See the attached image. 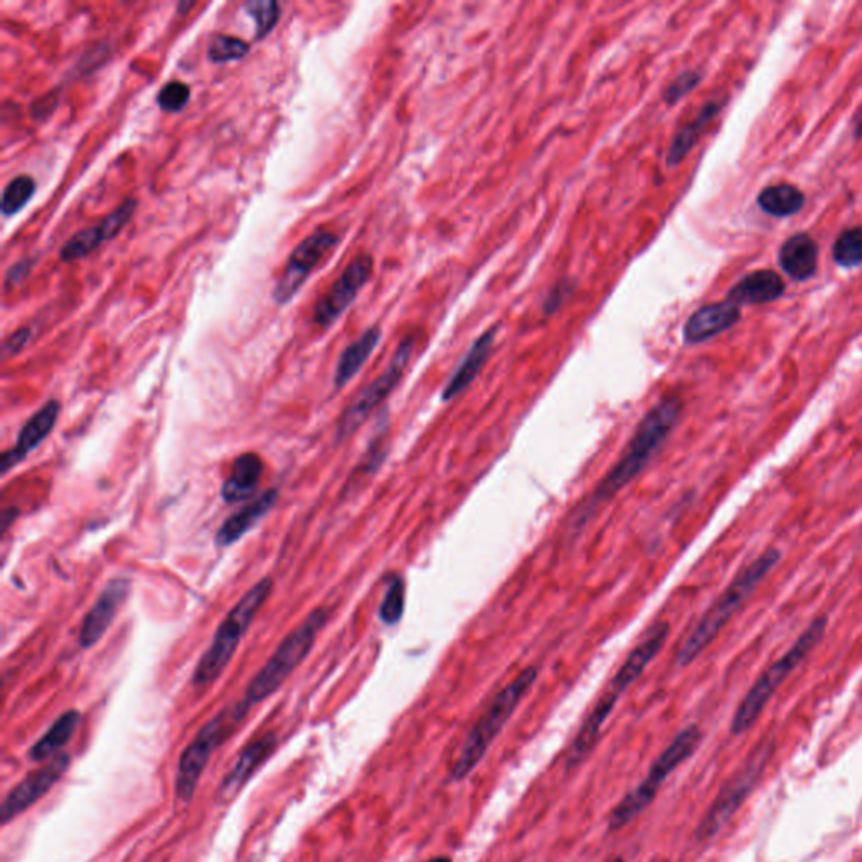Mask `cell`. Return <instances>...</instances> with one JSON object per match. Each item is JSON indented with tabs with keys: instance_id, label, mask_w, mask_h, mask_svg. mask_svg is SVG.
Wrapping results in <instances>:
<instances>
[{
	"instance_id": "33",
	"label": "cell",
	"mask_w": 862,
	"mask_h": 862,
	"mask_svg": "<svg viewBox=\"0 0 862 862\" xmlns=\"http://www.w3.org/2000/svg\"><path fill=\"white\" fill-rule=\"evenodd\" d=\"M191 99V88L182 81H169L158 94L159 109L168 113L181 112Z\"/></svg>"
},
{
	"instance_id": "11",
	"label": "cell",
	"mask_w": 862,
	"mask_h": 862,
	"mask_svg": "<svg viewBox=\"0 0 862 862\" xmlns=\"http://www.w3.org/2000/svg\"><path fill=\"white\" fill-rule=\"evenodd\" d=\"M339 246V236L332 231L318 227L308 234L304 242L292 252L291 258L283 268L282 276L273 288V301L276 305H286L301 292L308 276L317 270L325 258Z\"/></svg>"
},
{
	"instance_id": "17",
	"label": "cell",
	"mask_w": 862,
	"mask_h": 862,
	"mask_svg": "<svg viewBox=\"0 0 862 862\" xmlns=\"http://www.w3.org/2000/svg\"><path fill=\"white\" fill-rule=\"evenodd\" d=\"M61 405L57 399L45 403L41 409L34 413L31 418L22 426L21 434L18 437V444L11 450L2 455V474H8L16 465L21 464L28 455H31L45 438L50 437L58 418H60Z\"/></svg>"
},
{
	"instance_id": "26",
	"label": "cell",
	"mask_w": 862,
	"mask_h": 862,
	"mask_svg": "<svg viewBox=\"0 0 862 862\" xmlns=\"http://www.w3.org/2000/svg\"><path fill=\"white\" fill-rule=\"evenodd\" d=\"M80 721L81 716L77 709H71V711L61 714L54 721L53 727L45 731L44 737L39 738L38 743L29 750V758L32 761H44L60 754V750H63L70 743L73 734L77 733Z\"/></svg>"
},
{
	"instance_id": "22",
	"label": "cell",
	"mask_w": 862,
	"mask_h": 862,
	"mask_svg": "<svg viewBox=\"0 0 862 862\" xmlns=\"http://www.w3.org/2000/svg\"><path fill=\"white\" fill-rule=\"evenodd\" d=\"M779 263L780 268L795 282L813 278L819 268L818 243L809 233L792 234L780 246Z\"/></svg>"
},
{
	"instance_id": "37",
	"label": "cell",
	"mask_w": 862,
	"mask_h": 862,
	"mask_svg": "<svg viewBox=\"0 0 862 862\" xmlns=\"http://www.w3.org/2000/svg\"><path fill=\"white\" fill-rule=\"evenodd\" d=\"M57 105H58L57 93L44 94L42 99H38L36 100L34 103H32V116H34L36 120L48 119V116H50L51 113L54 112V109H57Z\"/></svg>"
},
{
	"instance_id": "3",
	"label": "cell",
	"mask_w": 862,
	"mask_h": 862,
	"mask_svg": "<svg viewBox=\"0 0 862 862\" xmlns=\"http://www.w3.org/2000/svg\"><path fill=\"white\" fill-rule=\"evenodd\" d=\"M539 678V669L536 666L526 667L519 675L494 696L486 711L478 718L477 723L471 727L470 733L465 738L462 744L457 761L452 767V780L462 782L467 779L477 764L486 757L490 744L503 733L507 721L513 718L516 709L519 708L523 699L531 691Z\"/></svg>"
},
{
	"instance_id": "30",
	"label": "cell",
	"mask_w": 862,
	"mask_h": 862,
	"mask_svg": "<svg viewBox=\"0 0 862 862\" xmlns=\"http://www.w3.org/2000/svg\"><path fill=\"white\" fill-rule=\"evenodd\" d=\"M406 585L399 575L392 577L386 587L385 597L379 605V618L388 627L396 626L405 613Z\"/></svg>"
},
{
	"instance_id": "38",
	"label": "cell",
	"mask_w": 862,
	"mask_h": 862,
	"mask_svg": "<svg viewBox=\"0 0 862 862\" xmlns=\"http://www.w3.org/2000/svg\"><path fill=\"white\" fill-rule=\"evenodd\" d=\"M852 135L855 140L862 139V103L852 116Z\"/></svg>"
},
{
	"instance_id": "8",
	"label": "cell",
	"mask_w": 862,
	"mask_h": 862,
	"mask_svg": "<svg viewBox=\"0 0 862 862\" xmlns=\"http://www.w3.org/2000/svg\"><path fill=\"white\" fill-rule=\"evenodd\" d=\"M701 730L692 724L670 741L669 747L653 761L646 779L611 809L607 821L608 832L620 831L629 825L633 819L639 818L640 813L653 802L667 777L675 772L679 764L684 763L688 758L694 754L701 744Z\"/></svg>"
},
{
	"instance_id": "15",
	"label": "cell",
	"mask_w": 862,
	"mask_h": 862,
	"mask_svg": "<svg viewBox=\"0 0 862 862\" xmlns=\"http://www.w3.org/2000/svg\"><path fill=\"white\" fill-rule=\"evenodd\" d=\"M130 594V581L125 578H116L107 585L105 590L94 601L87 617L81 621L80 643L84 649L97 646L105 636L119 613L120 607L125 604Z\"/></svg>"
},
{
	"instance_id": "39",
	"label": "cell",
	"mask_w": 862,
	"mask_h": 862,
	"mask_svg": "<svg viewBox=\"0 0 862 862\" xmlns=\"http://www.w3.org/2000/svg\"><path fill=\"white\" fill-rule=\"evenodd\" d=\"M426 862H454L450 858H447V855H437V858L428 859Z\"/></svg>"
},
{
	"instance_id": "27",
	"label": "cell",
	"mask_w": 862,
	"mask_h": 862,
	"mask_svg": "<svg viewBox=\"0 0 862 862\" xmlns=\"http://www.w3.org/2000/svg\"><path fill=\"white\" fill-rule=\"evenodd\" d=\"M805 194L797 185L782 182L769 185L758 194V207L773 217H790L805 207Z\"/></svg>"
},
{
	"instance_id": "32",
	"label": "cell",
	"mask_w": 862,
	"mask_h": 862,
	"mask_svg": "<svg viewBox=\"0 0 862 862\" xmlns=\"http://www.w3.org/2000/svg\"><path fill=\"white\" fill-rule=\"evenodd\" d=\"M249 53V42L234 38V36H216L207 45V60L216 64L243 60Z\"/></svg>"
},
{
	"instance_id": "13",
	"label": "cell",
	"mask_w": 862,
	"mask_h": 862,
	"mask_svg": "<svg viewBox=\"0 0 862 862\" xmlns=\"http://www.w3.org/2000/svg\"><path fill=\"white\" fill-rule=\"evenodd\" d=\"M70 754L60 753L51 758L41 769L29 773L6 795L2 807H0V822L4 825L9 824L26 810L31 809L39 799H42L57 785L58 780L70 769Z\"/></svg>"
},
{
	"instance_id": "18",
	"label": "cell",
	"mask_w": 862,
	"mask_h": 862,
	"mask_svg": "<svg viewBox=\"0 0 862 862\" xmlns=\"http://www.w3.org/2000/svg\"><path fill=\"white\" fill-rule=\"evenodd\" d=\"M276 744H278V738H276V733H273V731L250 741L245 750L237 757L233 770L221 782L217 797L221 800L233 799L249 783V780L258 772L260 767H263L266 760L272 757L273 751L276 750Z\"/></svg>"
},
{
	"instance_id": "31",
	"label": "cell",
	"mask_w": 862,
	"mask_h": 862,
	"mask_svg": "<svg viewBox=\"0 0 862 862\" xmlns=\"http://www.w3.org/2000/svg\"><path fill=\"white\" fill-rule=\"evenodd\" d=\"M243 11L255 22V38L265 39L280 21V4L275 0H249Z\"/></svg>"
},
{
	"instance_id": "34",
	"label": "cell",
	"mask_w": 862,
	"mask_h": 862,
	"mask_svg": "<svg viewBox=\"0 0 862 862\" xmlns=\"http://www.w3.org/2000/svg\"><path fill=\"white\" fill-rule=\"evenodd\" d=\"M702 77H704V74L699 70H686L684 73L679 74V77L669 84L666 93H663V100H666L667 105H676V103L686 99L692 90H696V88L699 87Z\"/></svg>"
},
{
	"instance_id": "24",
	"label": "cell",
	"mask_w": 862,
	"mask_h": 862,
	"mask_svg": "<svg viewBox=\"0 0 862 862\" xmlns=\"http://www.w3.org/2000/svg\"><path fill=\"white\" fill-rule=\"evenodd\" d=\"M263 474L262 458L256 454H245L237 457L231 467L230 477L224 480L221 496L226 503H242L256 493Z\"/></svg>"
},
{
	"instance_id": "21",
	"label": "cell",
	"mask_w": 862,
	"mask_h": 862,
	"mask_svg": "<svg viewBox=\"0 0 862 862\" xmlns=\"http://www.w3.org/2000/svg\"><path fill=\"white\" fill-rule=\"evenodd\" d=\"M727 102V97H712V99L708 100V102L701 107V110L696 113L694 119H692L691 122L686 123V125L676 133L666 155V164L669 165V168H678V165L691 154L692 149H694L696 143L701 139L704 130L718 119V115H720L721 110L724 109Z\"/></svg>"
},
{
	"instance_id": "4",
	"label": "cell",
	"mask_w": 862,
	"mask_h": 862,
	"mask_svg": "<svg viewBox=\"0 0 862 862\" xmlns=\"http://www.w3.org/2000/svg\"><path fill=\"white\" fill-rule=\"evenodd\" d=\"M272 578H263L255 585L242 600L237 601L230 613L221 621L214 633L213 642L206 650L194 670L193 684L196 689H207L217 681L231 659L236 653L240 642L252 627L258 611L265 605L266 598L272 594Z\"/></svg>"
},
{
	"instance_id": "2",
	"label": "cell",
	"mask_w": 862,
	"mask_h": 862,
	"mask_svg": "<svg viewBox=\"0 0 862 862\" xmlns=\"http://www.w3.org/2000/svg\"><path fill=\"white\" fill-rule=\"evenodd\" d=\"M780 559H782V552L777 548H770L738 572L733 581L728 585L727 590L708 608V611L698 621V626L686 637L681 649H679L678 659H676L679 667L694 662L714 642L716 637L720 636L728 621L743 607L744 601L757 590L758 585L769 577L770 571L779 565Z\"/></svg>"
},
{
	"instance_id": "10",
	"label": "cell",
	"mask_w": 862,
	"mask_h": 862,
	"mask_svg": "<svg viewBox=\"0 0 862 862\" xmlns=\"http://www.w3.org/2000/svg\"><path fill=\"white\" fill-rule=\"evenodd\" d=\"M770 753H772L770 744H761L748 758L743 769L738 770L737 775L723 787L720 795L714 800L711 809L706 813V818L699 824L698 831H696V838L699 841H706V839H711L712 835L718 834L727 825V822L733 818L741 803L747 799L748 793L753 789L754 783H757V779L760 777L764 763L769 760Z\"/></svg>"
},
{
	"instance_id": "29",
	"label": "cell",
	"mask_w": 862,
	"mask_h": 862,
	"mask_svg": "<svg viewBox=\"0 0 862 862\" xmlns=\"http://www.w3.org/2000/svg\"><path fill=\"white\" fill-rule=\"evenodd\" d=\"M34 193V179L29 178V175H18L6 185L2 201H0V211L4 216H14L32 200Z\"/></svg>"
},
{
	"instance_id": "35",
	"label": "cell",
	"mask_w": 862,
	"mask_h": 862,
	"mask_svg": "<svg viewBox=\"0 0 862 862\" xmlns=\"http://www.w3.org/2000/svg\"><path fill=\"white\" fill-rule=\"evenodd\" d=\"M31 335L32 328L28 327V325H24V327L18 328V331L8 335L4 344H2V354H4L6 359L21 353V351L28 346L29 341H31Z\"/></svg>"
},
{
	"instance_id": "5",
	"label": "cell",
	"mask_w": 862,
	"mask_h": 862,
	"mask_svg": "<svg viewBox=\"0 0 862 862\" xmlns=\"http://www.w3.org/2000/svg\"><path fill=\"white\" fill-rule=\"evenodd\" d=\"M828 617L815 618L800 633L795 643L757 679V682L751 686L750 691L744 696L743 701H741L737 712H734L733 723H731L733 734L747 733L757 723L764 706L769 704L770 699L779 691L780 686L809 657V653L821 643L825 629H828Z\"/></svg>"
},
{
	"instance_id": "20",
	"label": "cell",
	"mask_w": 862,
	"mask_h": 862,
	"mask_svg": "<svg viewBox=\"0 0 862 862\" xmlns=\"http://www.w3.org/2000/svg\"><path fill=\"white\" fill-rule=\"evenodd\" d=\"M787 292V283L782 276L773 270H758L748 273L740 282L734 283L728 292L727 298L738 307L743 305L772 304L779 301Z\"/></svg>"
},
{
	"instance_id": "14",
	"label": "cell",
	"mask_w": 862,
	"mask_h": 862,
	"mask_svg": "<svg viewBox=\"0 0 862 862\" xmlns=\"http://www.w3.org/2000/svg\"><path fill=\"white\" fill-rule=\"evenodd\" d=\"M136 206H139V203L135 200L123 201L116 210L107 214L94 226L78 231L61 249V260L64 263L78 262V260L87 258L94 250H99L103 243L112 242L113 237L119 236L123 227L132 221Z\"/></svg>"
},
{
	"instance_id": "12",
	"label": "cell",
	"mask_w": 862,
	"mask_h": 862,
	"mask_svg": "<svg viewBox=\"0 0 862 862\" xmlns=\"http://www.w3.org/2000/svg\"><path fill=\"white\" fill-rule=\"evenodd\" d=\"M374 260L369 255H359L346 266L339 278L318 298L314 308V322L328 328L354 304L364 285L373 275Z\"/></svg>"
},
{
	"instance_id": "36",
	"label": "cell",
	"mask_w": 862,
	"mask_h": 862,
	"mask_svg": "<svg viewBox=\"0 0 862 862\" xmlns=\"http://www.w3.org/2000/svg\"><path fill=\"white\" fill-rule=\"evenodd\" d=\"M32 265H34V260L31 258H22L21 262L12 265L8 273H6V286L18 285V283L24 282L29 273H31Z\"/></svg>"
},
{
	"instance_id": "19",
	"label": "cell",
	"mask_w": 862,
	"mask_h": 862,
	"mask_svg": "<svg viewBox=\"0 0 862 862\" xmlns=\"http://www.w3.org/2000/svg\"><path fill=\"white\" fill-rule=\"evenodd\" d=\"M497 332L499 327H490L484 332L474 344L470 349L465 354L462 359L460 366L455 369L445 385L444 392H442V402L448 403L452 399L457 398L460 393H464L468 386L477 379L478 374L483 373L486 367L487 361H489L490 354H493L494 344H496Z\"/></svg>"
},
{
	"instance_id": "16",
	"label": "cell",
	"mask_w": 862,
	"mask_h": 862,
	"mask_svg": "<svg viewBox=\"0 0 862 862\" xmlns=\"http://www.w3.org/2000/svg\"><path fill=\"white\" fill-rule=\"evenodd\" d=\"M740 321V307L733 302H714L691 314L682 328V339L688 346H696L730 331Z\"/></svg>"
},
{
	"instance_id": "23",
	"label": "cell",
	"mask_w": 862,
	"mask_h": 862,
	"mask_svg": "<svg viewBox=\"0 0 862 862\" xmlns=\"http://www.w3.org/2000/svg\"><path fill=\"white\" fill-rule=\"evenodd\" d=\"M276 500H278V493L276 490H266L258 499L253 500L252 504L243 507L242 510H237L236 514L227 517L220 531H217V545L226 548V546L240 541L253 526H256L273 509Z\"/></svg>"
},
{
	"instance_id": "28",
	"label": "cell",
	"mask_w": 862,
	"mask_h": 862,
	"mask_svg": "<svg viewBox=\"0 0 862 862\" xmlns=\"http://www.w3.org/2000/svg\"><path fill=\"white\" fill-rule=\"evenodd\" d=\"M832 260L844 270H854L862 265V227H848L839 234L832 246Z\"/></svg>"
},
{
	"instance_id": "7",
	"label": "cell",
	"mask_w": 862,
	"mask_h": 862,
	"mask_svg": "<svg viewBox=\"0 0 862 862\" xmlns=\"http://www.w3.org/2000/svg\"><path fill=\"white\" fill-rule=\"evenodd\" d=\"M325 621H327V611L324 608H317L302 621L297 629L292 630L282 640V643L276 647L273 656L266 660L265 666L260 669L258 675L253 678L249 689H246L243 699L250 708L275 694L282 688L283 682L294 675V670L307 659L308 653L314 649L315 640H317L321 630L324 629Z\"/></svg>"
},
{
	"instance_id": "25",
	"label": "cell",
	"mask_w": 862,
	"mask_h": 862,
	"mask_svg": "<svg viewBox=\"0 0 862 862\" xmlns=\"http://www.w3.org/2000/svg\"><path fill=\"white\" fill-rule=\"evenodd\" d=\"M381 337H383V331H381L379 325H373L364 334H361L359 339L354 341L344 349L339 361H337V367H335V388H344L351 379L356 377V374L363 369L364 364L369 361L376 347L379 346Z\"/></svg>"
},
{
	"instance_id": "6",
	"label": "cell",
	"mask_w": 862,
	"mask_h": 862,
	"mask_svg": "<svg viewBox=\"0 0 862 862\" xmlns=\"http://www.w3.org/2000/svg\"><path fill=\"white\" fill-rule=\"evenodd\" d=\"M250 709L252 708L246 704L245 699L234 702V704H227L214 718H211L201 728L196 738L184 748L181 758H179L174 783L175 797H178L179 802L187 803L193 800L201 777L210 763L211 754L243 723Z\"/></svg>"
},
{
	"instance_id": "9",
	"label": "cell",
	"mask_w": 862,
	"mask_h": 862,
	"mask_svg": "<svg viewBox=\"0 0 862 862\" xmlns=\"http://www.w3.org/2000/svg\"><path fill=\"white\" fill-rule=\"evenodd\" d=\"M415 347V337L403 339L399 346L396 347L388 367L347 406L346 412L343 413L339 423H337V438L339 440H346L351 435L356 434L357 429L364 425V422L398 388L409 363H412Z\"/></svg>"
},
{
	"instance_id": "40",
	"label": "cell",
	"mask_w": 862,
	"mask_h": 862,
	"mask_svg": "<svg viewBox=\"0 0 862 862\" xmlns=\"http://www.w3.org/2000/svg\"><path fill=\"white\" fill-rule=\"evenodd\" d=\"M608 862H626V861H623V859H621V858H615V859H611V861H608Z\"/></svg>"
},
{
	"instance_id": "1",
	"label": "cell",
	"mask_w": 862,
	"mask_h": 862,
	"mask_svg": "<svg viewBox=\"0 0 862 862\" xmlns=\"http://www.w3.org/2000/svg\"><path fill=\"white\" fill-rule=\"evenodd\" d=\"M682 399L678 396H666L643 415L630 437L626 450L620 455L613 467L604 475L590 496L580 504L571 517L569 528H584L595 514L618 496L621 490L636 480L650 462L659 454L667 438L672 435L682 415Z\"/></svg>"
}]
</instances>
